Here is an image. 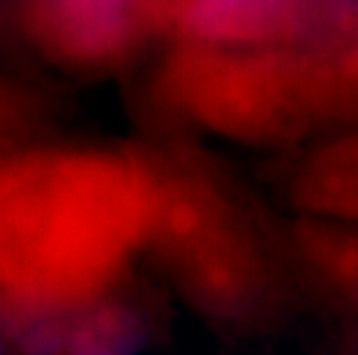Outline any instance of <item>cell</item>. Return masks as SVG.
I'll return each instance as SVG.
<instances>
[{
    "mask_svg": "<svg viewBox=\"0 0 358 355\" xmlns=\"http://www.w3.org/2000/svg\"><path fill=\"white\" fill-rule=\"evenodd\" d=\"M153 183L139 146L44 141L0 160V335L120 289L146 249Z\"/></svg>",
    "mask_w": 358,
    "mask_h": 355,
    "instance_id": "1",
    "label": "cell"
},
{
    "mask_svg": "<svg viewBox=\"0 0 358 355\" xmlns=\"http://www.w3.org/2000/svg\"><path fill=\"white\" fill-rule=\"evenodd\" d=\"M155 90L176 116L245 143L358 125V0H312L292 37L264 47L166 44Z\"/></svg>",
    "mask_w": 358,
    "mask_h": 355,
    "instance_id": "2",
    "label": "cell"
},
{
    "mask_svg": "<svg viewBox=\"0 0 358 355\" xmlns=\"http://www.w3.org/2000/svg\"><path fill=\"white\" fill-rule=\"evenodd\" d=\"M153 183L146 249L187 296L213 309L255 300L266 277L255 222L208 162L178 146H139Z\"/></svg>",
    "mask_w": 358,
    "mask_h": 355,
    "instance_id": "3",
    "label": "cell"
},
{
    "mask_svg": "<svg viewBox=\"0 0 358 355\" xmlns=\"http://www.w3.org/2000/svg\"><path fill=\"white\" fill-rule=\"evenodd\" d=\"M12 17L47 65L100 77L164 42L166 0H14Z\"/></svg>",
    "mask_w": 358,
    "mask_h": 355,
    "instance_id": "4",
    "label": "cell"
},
{
    "mask_svg": "<svg viewBox=\"0 0 358 355\" xmlns=\"http://www.w3.org/2000/svg\"><path fill=\"white\" fill-rule=\"evenodd\" d=\"M312 0H166V44L264 47L292 37Z\"/></svg>",
    "mask_w": 358,
    "mask_h": 355,
    "instance_id": "5",
    "label": "cell"
},
{
    "mask_svg": "<svg viewBox=\"0 0 358 355\" xmlns=\"http://www.w3.org/2000/svg\"><path fill=\"white\" fill-rule=\"evenodd\" d=\"M292 192L310 217L358 224V132L315 150L301 164Z\"/></svg>",
    "mask_w": 358,
    "mask_h": 355,
    "instance_id": "6",
    "label": "cell"
},
{
    "mask_svg": "<svg viewBox=\"0 0 358 355\" xmlns=\"http://www.w3.org/2000/svg\"><path fill=\"white\" fill-rule=\"evenodd\" d=\"M53 104L42 88L0 72V160L51 141Z\"/></svg>",
    "mask_w": 358,
    "mask_h": 355,
    "instance_id": "7",
    "label": "cell"
},
{
    "mask_svg": "<svg viewBox=\"0 0 358 355\" xmlns=\"http://www.w3.org/2000/svg\"><path fill=\"white\" fill-rule=\"evenodd\" d=\"M296 236L319 273L358 305V224L308 217Z\"/></svg>",
    "mask_w": 358,
    "mask_h": 355,
    "instance_id": "8",
    "label": "cell"
}]
</instances>
